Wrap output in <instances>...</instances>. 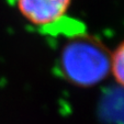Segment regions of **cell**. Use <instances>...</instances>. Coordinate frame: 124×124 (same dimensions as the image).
Returning a JSON list of instances; mask_svg holds the SVG:
<instances>
[{
    "mask_svg": "<svg viewBox=\"0 0 124 124\" xmlns=\"http://www.w3.org/2000/svg\"><path fill=\"white\" fill-rule=\"evenodd\" d=\"M61 67L70 82L82 87L94 86L111 73V55L94 39H74L62 51Z\"/></svg>",
    "mask_w": 124,
    "mask_h": 124,
    "instance_id": "1",
    "label": "cell"
},
{
    "mask_svg": "<svg viewBox=\"0 0 124 124\" xmlns=\"http://www.w3.org/2000/svg\"><path fill=\"white\" fill-rule=\"evenodd\" d=\"M71 0H16L20 13L38 26L51 25L59 21L69 9Z\"/></svg>",
    "mask_w": 124,
    "mask_h": 124,
    "instance_id": "2",
    "label": "cell"
},
{
    "mask_svg": "<svg viewBox=\"0 0 124 124\" xmlns=\"http://www.w3.org/2000/svg\"><path fill=\"white\" fill-rule=\"evenodd\" d=\"M111 73L117 84L124 87V42L117 46L111 56Z\"/></svg>",
    "mask_w": 124,
    "mask_h": 124,
    "instance_id": "3",
    "label": "cell"
}]
</instances>
